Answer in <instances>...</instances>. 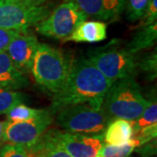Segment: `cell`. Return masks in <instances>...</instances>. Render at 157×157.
<instances>
[{
  "label": "cell",
  "instance_id": "30bf717a",
  "mask_svg": "<svg viewBox=\"0 0 157 157\" xmlns=\"http://www.w3.org/2000/svg\"><path fill=\"white\" fill-rule=\"evenodd\" d=\"M39 45V42L36 36L25 30L11 40L6 52L17 70L23 74H26L32 70L34 56Z\"/></svg>",
  "mask_w": 157,
  "mask_h": 157
},
{
  "label": "cell",
  "instance_id": "7a4b0ae2",
  "mask_svg": "<svg viewBox=\"0 0 157 157\" xmlns=\"http://www.w3.org/2000/svg\"><path fill=\"white\" fill-rule=\"evenodd\" d=\"M149 103L142 95L141 88L135 76L113 82L107 92L101 108L112 119L121 118L134 121Z\"/></svg>",
  "mask_w": 157,
  "mask_h": 157
},
{
  "label": "cell",
  "instance_id": "8fae6325",
  "mask_svg": "<svg viewBox=\"0 0 157 157\" xmlns=\"http://www.w3.org/2000/svg\"><path fill=\"white\" fill-rule=\"evenodd\" d=\"M72 1L88 17L112 20L125 10V0H66Z\"/></svg>",
  "mask_w": 157,
  "mask_h": 157
},
{
  "label": "cell",
  "instance_id": "e0dca14e",
  "mask_svg": "<svg viewBox=\"0 0 157 157\" xmlns=\"http://www.w3.org/2000/svg\"><path fill=\"white\" fill-rule=\"evenodd\" d=\"M140 146L138 140L132 138L128 143L114 146L110 144H103L97 157H129L137 147Z\"/></svg>",
  "mask_w": 157,
  "mask_h": 157
},
{
  "label": "cell",
  "instance_id": "6da1fadb",
  "mask_svg": "<svg viewBox=\"0 0 157 157\" xmlns=\"http://www.w3.org/2000/svg\"><path fill=\"white\" fill-rule=\"evenodd\" d=\"M112 84V81L89 59H74L64 86L53 94L49 110L55 113L63 107L78 104H89L101 108L105 95Z\"/></svg>",
  "mask_w": 157,
  "mask_h": 157
},
{
  "label": "cell",
  "instance_id": "5bb4252c",
  "mask_svg": "<svg viewBox=\"0 0 157 157\" xmlns=\"http://www.w3.org/2000/svg\"><path fill=\"white\" fill-rule=\"evenodd\" d=\"M103 136L107 144L120 146L128 143L134 136L132 121L121 118L112 119L107 124Z\"/></svg>",
  "mask_w": 157,
  "mask_h": 157
},
{
  "label": "cell",
  "instance_id": "f1b7e54d",
  "mask_svg": "<svg viewBox=\"0 0 157 157\" xmlns=\"http://www.w3.org/2000/svg\"><path fill=\"white\" fill-rule=\"evenodd\" d=\"M4 128H5V122L0 121V144L2 145L4 140H3V136H4Z\"/></svg>",
  "mask_w": 157,
  "mask_h": 157
},
{
  "label": "cell",
  "instance_id": "f546056e",
  "mask_svg": "<svg viewBox=\"0 0 157 157\" xmlns=\"http://www.w3.org/2000/svg\"><path fill=\"white\" fill-rule=\"evenodd\" d=\"M149 157H156V155H153V156H149Z\"/></svg>",
  "mask_w": 157,
  "mask_h": 157
},
{
  "label": "cell",
  "instance_id": "ba28073f",
  "mask_svg": "<svg viewBox=\"0 0 157 157\" xmlns=\"http://www.w3.org/2000/svg\"><path fill=\"white\" fill-rule=\"evenodd\" d=\"M52 121V113L48 109H43L38 116L29 121L21 122L6 121L3 140L25 148L31 147L39 140Z\"/></svg>",
  "mask_w": 157,
  "mask_h": 157
},
{
  "label": "cell",
  "instance_id": "cb8c5ba5",
  "mask_svg": "<svg viewBox=\"0 0 157 157\" xmlns=\"http://www.w3.org/2000/svg\"><path fill=\"white\" fill-rule=\"evenodd\" d=\"M0 157H31L24 147L16 144H6L0 148Z\"/></svg>",
  "mask_w": 157,
  "mask_h": 157
},
{
  "label": "cell",
  "instance_id": "d6986e66",
  "mask_svg": "<svg viewBox=\"0 0 157 157\" xmlns=\"http://www.w3.org/2000/svg\"><path fill=\"white\" fill-rule=\"evenodd\" d=\"M25 101L26 97L20 92L0 88V114L6 113L12 107Z\"/></svg>",
  "mask_w": 157,
  "mask_h": 157
},
{
  "label": "cell",
  "instance_id": "ffe728a7",
  "mask_svg": "<svg viewBox=\"0 0 157 157\" xmlns=\"http://www.w3.org/2000/svg\"><path fill=\"white\" fill-rule=\"evenodd\" d=\"M42 111L43 109L33 108L21 103L12 107L11 110H9L6 113L7 121L21 122V121H29L31 119H33L36 116H38Z\"/></svg>",
  "mask_w": 157,
  "mask_h": 157
},
{
  "label": "cell",
  "instance_id": "ac0fdd59",
  "mask_svg": "<svg viewBox=\"0 0 157 157\" xmlns=\"http://www.w3.org/2000/svg\"><path fill=\"white\" fill-rule=\"evenodd\" d=\"M155 123H157V101L155 96L151 100H149L148 105L143 110L140 116L134 121H132L134 134L140 131L143 128Z\"/></svg>",
  "mask_w": 157,
  "mask_h": 157
},
{
  "label": "cell",
  "instance_id": "3957f363",
  "mask_svg": "<svg viewBox=\"0 0 157 157\" xmlns=\"http://www.w3.org/2000/svg\"><path fill=\"white\" fill-rule=\"evenodd\" d=\"M72 61L61 50L39 43L31 72L43 89L55 94L66 83Z\"/></svg>",
  "mask_w": 157,
  "mask_h": 157
},
{
  "label": "cell",
  "instance_id": "603a6c76",
  "mask_svg": "<svg viewBox=\"0 0 157 157\" xmlns=\"http://www.w3.org/2000/svg\"><path fill=\"white\" fill-rule=\"evenodd\" d=\"M157 137V123L153 124L150 126H147L146 128H143L140 131L134 134L133 138L138 140L140 146L145 144L150 140L156 139ZM139 146V147H140Z\"/></svg>",
  "mask_w": 157,
  "mask_h": 157
},
{
  "label": "cell",
  "instance_id": "d4e9b609",
  "mask_svg": "<svg viewBox=\"0 0 157 157\" xmlns=\"http://www.w3.org/2000/svg\"><path fill=\"white\" fill-rule=\"evenodd\" d=\"M25 30H16V29H1L0 28V52H6L11 40Z\"/></svg>",
  "mask_w": 157,
  "mask_h": 157
},
{
  "label": "cell",
  "instance_id": "277c9868",
  "mask_svg": "<svg viewBox=\"0 0 157 157\" xmlns=\"http://www.w3.org/2000/svg\"><path fill=\"white\" fill-rule=\"evenodd\" d=\"M88 59L110 81L135 76L138 71V57L126 46L119 45L113 39L107 45L88 52Z\"/></svg>",
  "mask_w": 157,
  "mask_h": 157
},
{
  "label": "cell",
  "instance_id": "7c38bea8",
  "mask_svg": "<svg viewBox=\"0 0 157 157\" xmlns=\"http://www.w3.org/2000/svg\"><path fill=\"white\" fill-rule=\"evenodd\" d=\"M29 86L28 78L11 62L6 52H0V88L17 90Z\"/></svg>",
  "mask_w": 157,
  "mask_h": 157
},
{
  "label": "cell",
  "instance_id": "52a82bcc",
  "mask_svg": "<svg viewBox=\"0 0 157 157\" xmlns=\"http://www.w3.org/2000/svg\"><path fill=\"white\" fill-rule=\"evenodd\" d=\"M44 136L72 157H97L104 144L103 134H78L57 129L45 131Z\"/></svg>",
  "mask_w": 157,
  "mask_h": 157
},
{
  "label": "cell",
  "instance_id": "83f0119b",
  "mask_svg": "<svg viewBox=\"0 0 157 157\" xmlns=\"http://www.w3.org/2000/svg\"><path fill=\"white\" fill-rule=\"evenodd\" d=\"M8 1L20 3L27 6H41V4H43L46 0H8Z\"/></svg>",
  "mask_w": 157,
  "mask_h": 157
},
{
  "label": "cell",
  "instance_id": "4fadbf2b",
  "mask_svg": "<svg viewBox=\"0 0 157 157\" xmlns=\"http://www.w3.org/2000/svg\"><path fill=\"white\" fill-rule=\"evenodd\" d=\"M107 25L100 20L84 21L74 30L67 41L97 43L107 39Z\"/></svg>",
  "mask_w": 157,
  "mask_h": 157
},
{
  "label": "cell",
  "instance_id": "2e32d148",
  "mask_svg": "<svg viewBox=\"0 0 157 157\" xmlns=\"http://www.w3.org/2000/svg\"><path fill=\"white\" fill-rule=\"evenodd\" d=\"M44 135V134H43ZM39 138V140L31 147L25 148L31 157H72L64 149L51 143L45 136Z\"/></svg>",
  "mask_w": 157,
  "mask_h": 157
},
{
  "label": "cell",
  "instance_id": "44dd1931",
  "mask_svg": "<svg viewBox=\"0 0 157 157\" xmlns=\"http://www.w3.org/2000/svg\"><path fill=\"white\" fill-rule=\"evenodd\" d=\"M151 0H125V9L129 21L141 19L146 13Z\"/></svg>",
  "mask_w": 157,
  "mask_h": 157
},
{
  "label": "cell",
  "instance_id": "7402d4cb",
  "mask_svg": "<svg viewBox=\"0 0 157 157\" xmlns=\"http://www.w3.org/2000/svg\"><path fill=\"white\" fill-rule=\"evenodd\" d=\"M138 70L146 75L147 79L153 81L157 75V53L156 50L147 54L142 59H138Z\"/></svg>",
  "mask_w": 157,
  "mask_h": 157
},
{
  "label": "cell",
  "instance_id": "4316f807",
  "mask_svg": "<svg viewBox=\"0 0 157 157\" xmlns=\"http://www.w3.org/2000/svg\"><path fill=\"white\" fill-rule=\"evenodd\" d=\"M156 139H154L141 146L137 147L135 149V151L140 157H149L156 155Z\"/></svg>",
  "mask_w": 157,
  "mask_h": 157
},
{
  "label": "cell",
  "instance_id": "9c48e42d",
  "mask_svg": "<svg viewBox=\"0 0 157 157\" xmlns=\"http://www.w3.org/2000/svg\"><path fill=\"white\" fill-rule=\"evenodd\" d=\"M50 14L47 7L0 0V28L27 30Z\"/></svg>",
  "mask_w": 157,
  "mask_h": 157
},
{
  "label": "cell",
  "instance_id": "484cf974",
  "mask_svg": "<svg viewBox=\"0 0 157 157\" xmlns=\"http://www.w3.org/2000/svg\"><path fill=\"white\" fill-rule=\"evenodd\" d=\"M157 19V0H151L147 9L146 13L141 18V26H147L156 22Z\"/></svg>",
  "mask_w": 157,
  "mask_h": 157
},
{
  "label": "cell",
  "instance_id": "4dcf8cb0",
  "mask_svg": "<svg viewBox=\"0 0 157 157\" xmlns=\"http://www.w3.org/2000/svg\"><path fill=\"white\" fill-rule=\"evenodd\" d=\"M1 146H2V145H1V144H0V147H1Z\"/></svg>",
  "mask_w": 157,
  "mask_h": 157
},
{
  "label": "cell",
  "instance_id": "5b68a950",
  "mask_svg": "<svg viewBox=\"0 0 157 157\" xmlns=\"http://www.w3.org/2000/svg\"><path fill=\"white\" fill-rule=\"evenodd\" d=\"M57 113L58 125L69 133L101 134L111 121L102 108L89 104L68 106Z\"/></svg>",
  "mask_w": 157,
  "mask_h": 157
},
{
  "label": "cell",
  "instance_id": "9a60e30c",
  "mask_svg": "<svg viewBox=\"0 0 157 157\" xmlns=\"http://www.w3.org/2000/svg\"><path fill=\"white\" fill-rule=\"evenodd\" d=\"M157 39L156 22L141 26V28L135 33L132 40L128 42L126 47L133 53L137 54L139 52L154 47Z\"/></svg>",
  "mask_w": 157,
  "mask_h": 157
},
{
  "label": "cell",
  "instance_id": "8992f818",
  "mask_svg": "<svg viewBox=\"0 0 157 157\" xmlns=\"http://www.w3.org/2000/svg\"><path fill=\"white\" fill-rule=\"evenodd\" d=\"M86 18V14L73 2L66 1L38 23L36 31L45 37L67 41L74 30Z\"/></svg>",
  "mask_w": 157,
  "mask_h": 157
}]
</instances>
